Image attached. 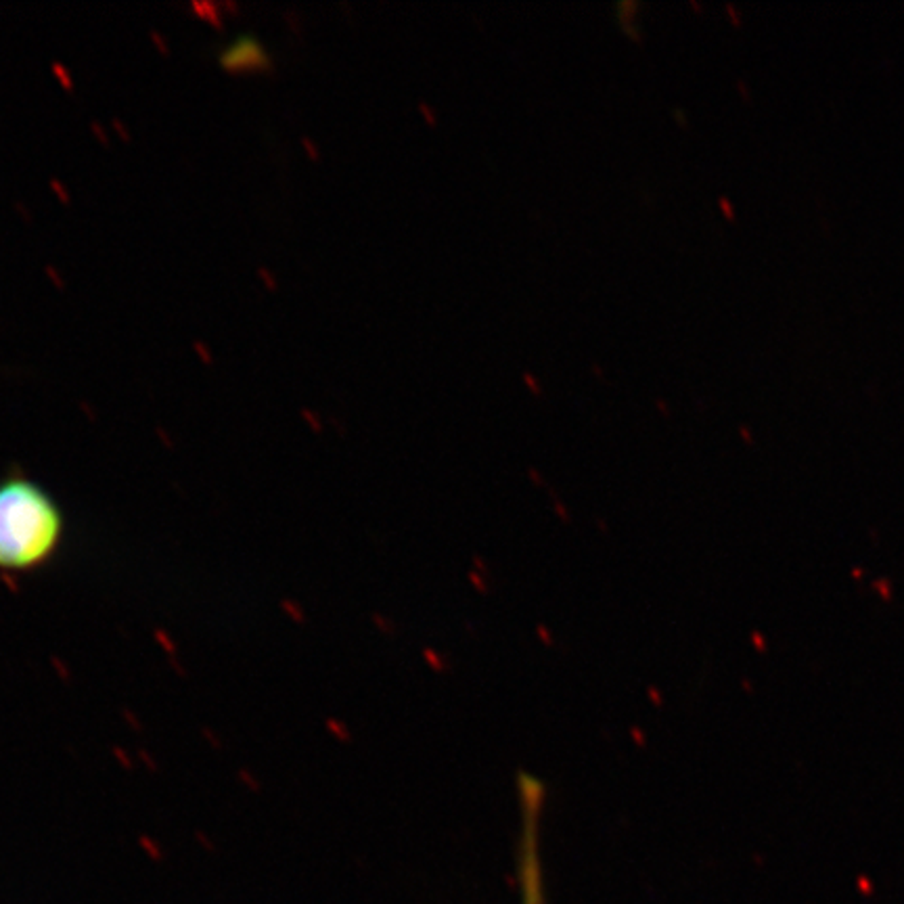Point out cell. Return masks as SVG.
I'll use <instances>...</instances> for the list:
<instances>
[{
    "mask_svg": "<svg viewBox=\"0 0 904 904\" xmlns=\"http://www.w3.org/2000/svg\"><path fill=\"white\" fill-rule=\"evenodd\" d=\"M65 517L51 492L22 473L0 480V572L30 573L61 549Z\"/></svg>",
    "mask_w": 904,
    "mask_h": 904,
    "instance_id": "6da1fadb",
    "label": "cell"
},
{
    "mask_svg": "<svg viewBox=\"0 0 904 904\" xmlns=\"http://www.w3.org/2000/svg\"><path fill=\"white\" fill-rule=\"evenodd\" d=\"M524 904H545V900H543V890H540L538 867H536V861H534V856L530 859V864H527V867H526Z\"/></svg>",
    "mask_w": 904,
    "mask_h": 904,
    "instance_id": "7a4b0ae2",
    "label": "cell"
},
{
    "mask_svg": "<svg viewBox=\"0 0 904 904\" xmlns=\"http://www.w3.org/2000/svg\"><path fill=\"white\" fill-rule=\"evenodd\" d=\"M524 379H526V384H530L532 392H540V384H538V379H532V375H524Z\"/></svg>",
    "mask_w": 904,
    "mask_h": 904,
    "instance_id": "3957f363",
    "label": "cell"
},
{
    "mask_svg": "<svg viewBox=\"0 0 904 904\" xmlns=\"http://www.w3.org/2000/svg\"><path fill=\"white\" fill-rule=\"evenodd\" d=\"M419 109L424 111V114H425V120H427V122H430V124H435V120L432 117V111L425 107V103H419Z\"/></svg>",
    "mask_w": 904,
    "mask_h": 904,
    "instance_id": "277c9868",
    "label": "cell"
}]
</instances>
